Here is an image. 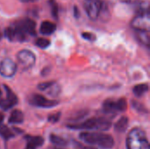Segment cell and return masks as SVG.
Returning a JSON list of instances; mask_svg holds the SVG:
<instances>
[{
	"instance_id": "obj_1",
	"label": "cell",
	"mask_w": 150,
	"mask_h": 149,
	"mask_svg": "<svg viewBox=\"0 0 150 149\" xmlns=\"http://www.w3.org/2000/svg\"><path fill=\"white\" fill-rule=\"evenodd\" d=\"M34 35H36V23L31 18L18 20L4 30V36L11 41H24Z\"/></svg>"
},
{
	"instance_id": "obj_2",
	"label": "cell",
	"mask_w": 150,
	"mask_h": 149,
	"mask_svg": "<svg viewBox=\"0 0 150 149\" xmlns=\"http://www.w3.org/2000/svg\"><path fill=\"white\" fill-rule=\"evenodd\" d=\"M80 140L85 144L95 146L102 149H111L114 146L112 136L102 133L83 132L79 135Z\"/></svg>"
},
{
	"instance_id": "obj_3",
	"label": "cell",
	"mask_w": 150,
	"mask_h": 149,
	"mask_svg": "<svg viewBox=\"0 0 150 149\" xmlns=\"http://www.w3.org/2000/svg\"><path fill=\"white\" fill-rule=\"evenodd\" d=\"M127 149H150L149 142L145 132L139 128H133L127 137Z\"/></svg>"
},
{
	"instance_id": "obj_4",
	"label": "cell",
	"mask_w": 150,
	"mask_h": 149,
	"mask_svg": "<svg viewBox=\"0 0 150 149\" xmlns=\"http://www.w3.org/2000/svg\"><path fill=\"white\" fill-rule=\"evenodd\" d=\"M111 121L104 118H92L87 119L80 124L69 125L68 127L71 129H82L91 131H107L111 127Z\"/></svg>"
},
{
	"instance_id": "obj_5",
	"label": "cell",
	"mask_w": 150,
	"mask_h": 149,
	"mask_svg": "<svg viewBox=\"0 0 150 149\" xmlns=\"http://www.w3.org/2000/svg\"><path fill=\"white\" fill-rule=\"evenodd\" d=\"M127 108V102L125 98H120L118 101L107 99L103 105V110L106 114H115L119 112H125Z\"/></svg>"
},
{
	"instance_id": "obj_6",
	"label": "cell",
	"mask_w": 150,
	"mask_h": 149,
	"mask_svg": "<svg viewBox=\"0 0 150 149\" xmlns=\"http://www.w3.org/2000/svg\"><path fill=\"white\" fill-rule=\"evenodd\" d=\"M17 60L21 68L26 70L31 68L35 64L36 57L32 51L27 49H23L17 54Z\"/></svg>"
},
{
	"instance_id": "obj_7",
	"label": "cell",
	"mask_w": 150,
	"mask_h": 149,
	"mask_svg": "<svg viewBox=\"0 0 150 149\" xmlns=\"http://www.w3.org/2000/svg\"><path fill=\"white\" fill-rule=\"evenodd\" d=\"M84 10L88 17L91 20H96L99 17L102 11V1L101 0H84Z\"/></svg>"
},
{
	"instance_id": "obj_8",
	"label": "cell",
	"mask_w": 150,
	"mask_h": 149,
	"mask_svg": "<svg viewBox=\"0 0 150 149\" xmlns=\"http://www.w3.org/2000/svg\"><path fill=\"white\" fill-rule=\"evenodd\" d=\"M131 25L135 31L149 32L150 28L149 12L137 14L136 17L132 20Z\"/></svg>"
},
{
	"instance_id": "obj_9",
	"label": "cell",
	"mask_w": 150,
	"mask_h": 149,
	"mask_svg": "<svg viewBox=\"0 0 150 149\" xmlns=\"http://www.w3.org/2000/svg\"><path fill=\"white\" fill-rule=\"evenodd\" d=\"M17 71L16 63L9 58H5L0 61V75L4 77H12Z\"/></svg>"
},
{
	"instance_id": "obj_10",
	"label": "cell",
	"mask_w": 150,
	"mask_h": 149,
	"mask_svg": "<svg viewBox=\"0 0 150 149\" xmlns=\"http://www.w3.org/2000/svg\"><path fill=\"white\" fill-rule=\"evenodd\" d=\"M30 104L37 106V107H41V108H52L58 105V101L56 100H51L47 99L42 95L40 94H33L30 97Z\"/></svg>"
},
{
	"instance_id": "obj_11",
	"label": "cell",
	"mask_w": 150,
	"mask_h": 149,
	"mask_svg": "<svg viewBox=\"0 0 150 149\" xmlns=\"http://www.w3.org/2000/svg\"><path fill=\"white\" fill-rule=\"evenodd\" d=\"M4 89L5 90V97H3L0 101V107L4 110H8L18 103V98L14 92L7 85H4Z\"/></svg>"
},
{
	"instance_id": "obj_12",
	"label": "cell",
	"mask_w": 150,
	"mask_h": 149,
	"mask_svg": "<svg viewBox=\"0 0 150 149\" xmlns=\"http://www.w3.org/2000/svg\"><path fill=\"white\" fill-rule=\"evenodd\" d=\"M26 139L27 144L25 149H37L44 143V139L40 136H28Z\"/></svg>"
},
{
	"instance_id": "obj_13",
	"label": "cell",
	"mask_w": 150,
	"mask_h": 149,
	"mask_svg": "<svg viewBox=\"0 0 150 149\" xmlns=\"http://www.w3.org/2000/svg\"><path fill=\"white\" fill-rule=\"evenodd\" d=\"M56 30V25L53 22L50 21H43L40 26V33L44 35H50L54 33Z\"/></svg>"
},
{
	"instance_id": "obj_14",
	"label": "cell",
	"mask_w": 150,
	"mask_h": 149,
	"mask_svg": "<svg viewBox=\"0 0 150 149\" xmlns=\"http://www.w3.org/2000/svg\"><path fill=\"white\" fill-rule=\"evenodd\" d=\"M9 123L11 125H16V124H21L24 121V114L21 111L19 110H14L11 112L9 119Z\"/></svg>"
},
{
	"instance_id": "obj_15",
	"label": "cell",
	"mask_w": 150,
	"mask_h": 149,
	"mask_svg": "<svg viewBox=\"0 0 150 149\" xmlns=\"http://www.w3.org/2000/svg\"><path fill=\"white\" fill-rule=\"evenodd\" d=\"M128 122H129V120H128L127 117H121L114 126L115 130L120 132V133L125 132L128 126Z\"/></svg>"
},
{
	"instance_id": "obj_16",
	"label": "cell",
	"mask_w": 150,
	"mask_h": 149,
	"mask_svg": "<svg viewBox=\"0 0 150 149\" xmlns=\"http://www.w3.org/2000/svg\"><path fill=\"white\" fill-rule=\"evenodd\" d=\"M135 35L137 40L142 42L143 45L149 46V32H142V31H135Z\"/></svg>"
},
{
	"instance_id": "obj_17",
	"label": "cell",
	"mask_w": 150,
	"mask_h": 149,
	"mask_svg": "<svg viewBox=\"0 0 150 149\" xmlns=\"http://www.w3.org/2000/svg\"><path fill=\"white\" fill-rule=\"evenodd\" d=\"M148 90H149V85L146 84V83L138 84L133 90L134 94L136 97H142V96H143L146 92H148Z\"/></svg>"
},
{
	"instance_id": "obj_18",
	"label": "cell",
	"mask_w": 150,
	"mask_h": 149,
	"mask_svg": "<svg viewBox=\"0 0 150 149\" xmlns=\"http://www.w3.org/2000/svg\"><path fill=\"white\" fill-rule=\"evenodd\" d=\"M49 139H50V141L53 144H54L55 146H57V147H64V146L67 145V141L66 140H64L63 138H62L60 136H57L55 134H51Z\"/></svg>"
},
{
	"instance_id": "obj_19",
	"label": "cell",
	"mask_w": 150,
	"mask_h": 149,
	"mask_svg": "<svg viewBox=\"0 0 150 149\" xmlns=\"http://www.w3.org/2000/svg\"><path fill=\"white\" fill-rule=\"evenodd\" d=\"M0 135L4 139H5V140L11 139V138H12L14 136L13 133L7 126H5L4 125H3V123L0 124Z\"/></svg>"
},
{
	"instance_id": "obj_20",
	"label": "cell",
	"mask_w": 150,
	"mask_h": 149,
	"mask_svg": "<svg viewBox=\"0 0 150 149\" xmlns=\"http://www.w3.org/2000/svg\"><path fill=\"white\" fill-rule=\"evenodd\" d=\"M35 44H36L37 47H39L40 48H47L50 45V40H47L45 38H39L36 40Z\"/></svg>"
},
{
	"instance_id": "obj_21",
	"label": "cell",
	"mask_w": 150,
	"mask_h": 149,
	"mask_svg": "<svg viewBox=\"0 0 150 149\" xmlns=\"http://www.w3.org/2000/svg\"><path fill=\"white\" fill-rule=\"evenodd\" d=\"M54 84H55V82H53V81L41 83L38 85V89L40 90H50V88H52Z\"/></svg>"
},
{
	"instance_id": "obj_22",
	"label": "cell",
	"mask_w": 150,
	"mask_h": 149,
	"mask_svg": "<svg viewBox=\"0 0 150 149\" xmlns=\"http://www.w3.org/2000/svg\"><path fill=\"white\" fill-rule=\"evenodd\" d=\"M50 6H51V14L53 15V17L54 18H58V5L56 4V2L54 0H50Z\"/></svg>"
},
{
	"instance_id": "obj_23",
	"label": "cell",
	"mask_w": 150,
	"mask_h": 149,
	"mask_svg": "<svg viewBox=\"0 0 150 149\" xmlns=\"http://www.w3.org/2000/svg\"><path fill=\"white\" fill-rule=\"evenodd\" d=\"M60 117H61V113H60V112L54 113V114L50 115V116L48 117V121H49V122H52V123H55V122H57V121L59 120Z\"/></svg>"
},
{
	"instance_id": "obj_24",
	"label": "cell",
	"mask_w": 150,
	"mask_h": 149,
	"mask_svg": "<svg viewBox=\"0 0 150 149\" xmlns=\"http://www.w3.org/2000/svg\"><path fill=\"white\" fill-rule=\"evenodd\" d=\"M82 36H83V38H84L85 40H91V41H92V40H95V35L94 34H92V33H91V32H83V34H82Z\"/></svg>"
},
{
	"instance_id": "obj_25",
	"label": "cell",
	"mask_w": 150,
	"mask_h": 149,
	"mask_svg": "<svg viewBox=\"0 0 150 149\" xmlns=\"http://www.w3.org/2000/svg\"><path fill=\"white\" fill-rule=\"evenodd\" d=\"M133 105H134V107L135 108V109H137V110H141V112H147L146 111V109H145V107L142 105V104H140V103H138V102H133Z\"/></svg>"
},
{
	"instance_id": "obj_26",
	"label": "cell",
	"mask_w": 150,
	"mask_h": 149,
	"mask_svg": "<svg viewBox=\"0 0 150 149\" xmlns=\"http://www.w3.org/2000/svg\"><path fill=\"white\" fill-rule=\"evenodd\" d=\"M74 16L76 18H78L79 17V12H78V9L76 6H74Z\"/></svg>"
},
{
	"instance_id": "obj_27",
	"label": "cell",
	"mask_w": 150,
	"mask_h": 149,
	"mask_svg": "<svg viewBox=\"0 0 150 149\" xmlns=\"http://www.w3.org/2000/svg\"><path fill=\"white\" fill-rule=\"evenodd\" d=\"M19 1H21L23 3H31V2H34L36 0H19Z\"/></svg>"
},
{
	"instance_id": "obj_28",
	"label": "cell",
	"mask_w": 150,
	"mask_h": 149,
	"mask_svg": "<svg viewBox=\"0 0 150 149\" xmlns=\"http://www.w3.org/2000/svg\"><path fill=\"white\" fill-rule=\"evenodd\" d=\"M3 120H4V115L0 113V124L3 123Z\"/></svg>"
},
{
	"instance_id": "obj_29",
	"label": "cell",
	"mask_w": 150,
	"mask_h": 149,
	"mask_svg": "<svg viewBox=\"0 0 150 149\" xmlns=\"http://www.w3.org/2000/svg\"><path fill=\"white\" fill-rule=\"evenodd\" d=\"M120 1L122 2V3H127H127H129L131 0H120Z\"/></svg>"
},
{
	"instance_id": "obj_30",
	"label": "cell",
	"mask_w": 150,
	"mask_h": 149,
	"mask_svg": "<svg viewBox=\"0 0 150 149\" xmlns=\"http://www.w3.org/2000/svg\"><path fill=\"white\" fill-rule=\"evenodd\" d=\"M2 98H3V94H2V90H0V101L2 100Z\"/></svg>"
},
{
	"instance_id": "obj_31",
	"label": "cell",
	"mask_w": 150,
	"mask_h": 149,
	"mask_svg": "<svg viewBox=\"0 0 150 149\" xmlns=\"http://www.w3.org/2000/svg\"><path fill=\"white\" fill-rule=\"evenodd\" d=\"M0 39H1V33H0Z\"/></svg>"
}]
</instances>
